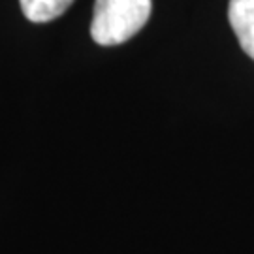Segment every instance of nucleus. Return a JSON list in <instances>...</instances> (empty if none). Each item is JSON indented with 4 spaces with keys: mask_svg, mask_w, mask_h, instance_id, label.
<instances>
[{
    "mask_svg": "<svg viewBox=\"0 0 254 254\" xmlns=\"http://www.w3.org/2000/svg\"><path fill=\"white\" fill-rule=\"evenodd\" d=\"M151 0H96L91 36L100 46H119L136 36L151 15Z\"/></svg>",
    "mask_w": 254,
    "mask_h": 254,
    "instance_id": "obj_1",
    "label": "nucleus"
},
{
    "mask_svg": "<svg viewBox=\"0 0 254 254\" xmlns=\"http://www.w3.org/2000/svg\"><path fill=\"white\" fill-rule=\"evenodd\" d=\"M228 17L243 51L254 59V0H230Z\"/></svg>",
    "mask_w": 254,
    "mask_h": 254,
    "instance_id": "obj_2",
    "label": "nucleus"
},
{
    "mask_svg": "<svg viewBox=\"0 0 254 254\" xmlns=\"http://www.w3.org/2000/svg\"><path fill=\"white\" fill-rule=\"evenodd\" d=\"M72 2L73 0H21V9L32 23H49L61 17Z\"/></svg>",
    "mask_w": 254,
    "mask_h": 254,
    "instance_id": "obj_3",
    "label": "nucleus"
}]
</instances>
